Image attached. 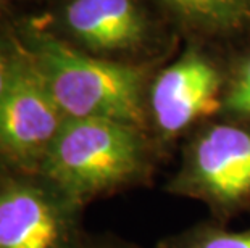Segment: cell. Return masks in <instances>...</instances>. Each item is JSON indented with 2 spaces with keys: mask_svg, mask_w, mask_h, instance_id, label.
Here are the masks:
<instances>
[{
  "mask_svg": "<svg viewBox=\"0 0 250 248\" xmlns=\"http://www.w3.org/2000/svg\"><path fill=\"white\" fill-rule=\"evenodd\" d=\"M160 150L146 129L102 118L65 119L39 174L74 202L148 186Z\"/></svg>",
  "mask_w": 250,
  "mask_h": 248,
  "instance_id": "1",
  "label": "cell"
},
{
  "mask_svg": "<svg viewBox=\"0 0 250 248\" xmlns=\"http://www.w3.org/2000/svg\"><path fill=\"white\" fill-rule=\"evenodd\" d=\"M28 55L66 119H113L147 131V68L90 57L50 38Z\"/></svg>",
  "mask_w": 250,
  "mask_h": 248,
  "instance_id": "2",
  "label": "cell"
},
{
  "mask_svg": "<svg viewBox=\"0 0 250 248\" xmlns=\"http://www.w3.org/2000/svg\"><path fill=\"white\" fill-rule=\"evenodd\" d=\"M165 192L204 203L223 224L250 213V128L221 121L197 131Z\"/></svg>",
  "mask_w": 250,
  "mask_h": 248,
  "instance_id": "3",
  "label": "cell"
},
{
  "mask_svg": "<svg viewBox=\"0 0 250 248\" xmlns=\"http://www.w3.org/2000/svg\"><path fill=\"white\" fill-rule=\"evenodd\" d=\"M84 208L39 172H0V248H79Z\"/></svg>",
  "mask_w": 250,
  "mask_h": 248,
  "instance_id": "4",
  "label": "cell"
},
{
  "mask_svg": "<svg viewBox=\"0 0 250 248\" xmlns=\"http://www.w3.org/2000/svg\"><path fill=\"white\" fill-rule=\"evenodd\" d=\"M65 116L28 54L0 98V172H39Z\"/></svg>",
  "mask_w": 250,
  "mask_h": 248,
  "instance_id": "5",
  "label": "cell"
},
{
  "mask_svg": "<svg viewBox=\"0 0 250 248\" xmlns=\"http://www.w3.org/2000/svg\"><path fill=\"white\" fill-rule=\"evenodd\" d=\"M223 94L221 71L197 52H188L162 70L147 92V123L153 126L158 149L216 114L223 108Z\"/></svg>",
  "mask_w": 250,
  "mask_h": 248,
  "instance_id": "6",
  "label": "cell"
},
{
  "mask_svg": "<svg viewBox=\"0 0 250 248\" xmlns=\"http://www.w3.org/2000/svg\"><path fill=\"white\" fill-rule=\"evenodd\" d=\"M66 23L94 50H126L144 39V19L132 0H73Z\"/></svg>",
  "mask_w": 250,
  "mask_h": 248,
  "instance_id": "7",
  "label": "cell"
},
{
  "mask_svg": "<svg viewBox=\"0 0 250 248\" xmlns=\"http://www.w3.org/2000/svg\"><path fill=\"white\" fill-rule=\"evenodd\" d=\"M158 248H250V228L231 230L210 218L165 237Z\"/></svg>",
  "mask_w": 250,
  "mask_h": 248,
  "instance_id": "8",
  "label": "cell"
},
{
  "mask_svg": "<svg viewBox=\"0 0 250 248\" xmlns=\"http://www.w3.org/2000/svg\"><path fill=\"white\" fill-rule=\"evenodd\" d=\"M188 17L211 24H228L241 13V0H167Z\"/></svg>",
  "mask_w": 250,
  "mask_h": 248,
  "instance_id": "9",
  "label": "cell"
},
{
  "mask_svg": "<svg viewBox=\"0 0 250 248\" xmlns=\"http://www.w3.org/2000/svg\"><path fill=\"white\" fill-rule=\"evenodd\" d=\"M221 110L237 119H250V57L239 65L225 86Z\"/></svg>",
  "mask_w": 250,
  "mask_h": 248,
  "instance_id": "10",
  "label": "cell"
},
{
  "mask_svg": "<svg viewBox=\"0 0 250 248\" xmlns=\"http://www.w3.org/2000/svg\"><path fill=\"white\" fill-rule=\"evenodd\" d=\"M79 248H141L129 242L113 239V237H86V240L83 242V245Z\"/></svg>",
  "mask_w": 250,
  "mask_h": 248,
  "instance_id": "11",
  "label": "cell"
},
{
  "mask_svg": "<svg viewBox=\"0 0 250 248\" xmlns=\"http://www.w3.org/2000/svg\"><path fill=\"white\" fill-rule=\"evenodd\" d=\"M15 58L17 57H10L3 52V49L0 47V98L7 91V86L12 77L13 65H15Z\"/></svg>",
  "mask_w": 250,
  "mask_h": 248,
  "instance_id": "12",
  "label": "cell"
}]
</instances>
